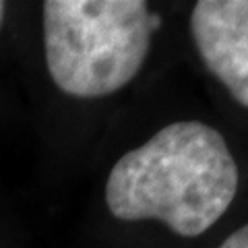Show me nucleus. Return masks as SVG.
Segmentation results:
<instances>
[{"label": "nucleus", "mask_w": 248, "mask_h": 248, "mask_svg": "<svg viewBox=\"0 0 248 248\" xmlns=\"http://www.w3.org/2000/svg\"><path fill=\"white\" fill-rule=\"evenodd\" d=\"M238 180L219 130L197 120L172 122L116 161L106 205L116 219H159L178 236L195 238L228 211Z\"/></svg>", "instance_id": "1"}, {"label": "nucleus", "mask_w": 248, "mask_h": 248, "mask_svg": "<svg viewBox=\"0 0 248 248\" xmlns=\"http://www.w3.org/2000/svg\"><path fill=\"white\" fill-rule=\"evenodd\" d=\"M159 17L145 0L44 2L46 64L66 95L97 99L120 91L143 68Z\"/></svg>", "instance_id": "2"}, {"label": "nucleus", "mask_w": 248, "mask_h": 248, "mask_svg": "<svg viewBox=\"0 0 248 248\" xmlns=\"http://www.w3.org/2000/svg\"><path fill=\"white\" fill-rule=\"evenodd\" d=\"M190 33L203 64L248 108V0H199Z\"/></svg>", "instance_id": "3"}, {"label": "nucleus", "mask_w": 248, "mask_h": 248, "mask_svg": "<svg viewBox=\"0 0 248 248\" xmlns=\"http://www.w3.org/2000/svg\"><path fill=\"white\" fill-rule=\"evenodd\" d=\"M217 248H248V223L244 228L236 230L232 236H228Z\"/></svg>", "instance_id": "4"}, {"label": "nucleus", "mask_w": 248, "mask_h": 248, "mask_svg": "<svg viewBox=\"0 0 248 248\" xmlns=\"http://www.w3.org/2000/svg\"><path fill=\"white\" fill-rule=\"evenodd\" d=\"M2 21H4V2H0V27H2Z\"/></svg>", "instance_id": "5"}]
</instances>
